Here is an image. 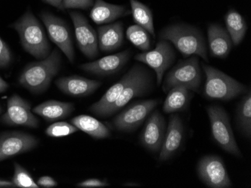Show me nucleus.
Listing matches in <instances>:
<instances>
[{
	"label": "nucleus",
	"mask_w": 251,
	"mask_h": 188,
	"mask_svg": "<svg viewBox=\"0 0 251 188\" xmlns=\"http://www.w3.org/2000/svg\"><path fill=\"white\" fill-rule=\"evenodd\" d=\"M61 60L60 51L55 49L44 60L27 64L18 78L20 85L32 93H43L50 86L53 77L58 74Z\"/></svg>",
	"instance_id": "1"
},
{
	"label": "nucleus",
	"mask_w": 251,
	"mask_h": 188,
	"mask_svg": "<svg viewBox=\"0 0 251 188\" xmlns=\"http://www.w3.org/2000/svg\"><path fill=\"white\" fill-rule=\"evenodd\" d=\"M159 38L172 42L184 57L195 55L208 61L205 39L197 27L187 24L171 25L159 32Z\"/></svg>",
	"instance_id": "2"
},
{
	"label": "nucleus",
	"mask_w": 251,
	"mask_h": 188,
	"mask_svg": "<svg viewBox=\"0 0 251 188\" xmlns=\"http://www.w3.org/2000/svg\"><path fill=\"white\" fill-rule=\"evenodd\" d=\"M11 27L19 35L23 48L32 57L44 60L51 53L43 28L30 11L22 15Z\"/></svg>",
	"instance_id": "3"
},
{
	"label": "nucleus",
	"mask_w": 251,
	"mask_h": 188,
	"mask_svg": "<svg viewBox=\"0 0 251 188\" xmlns=\"http://www.w3.org/2000/svg\"><path fill=\"white\" fill-rule=\"evenodd\" d=\"M205 74L204 96L210 100L229 102L248 92V87L212 66L202 63Z\"/></svg>",
	"instance_id": "4"
},
{
	"label": "nucleus",
	"mask_w": 251,
	"mask_h": 188,
	"mask_svg": "<svg viewBox=\"0 0 251 188\" xmlns=\"http://www.w3.org/2000/svg\"><path fill=\"white\" fill-rule=\"evenodd\" d=\"M206 111L209 118L213 140L226 152L242 158V151L237 144L230 119L225 109L218 105H210L207 106Z\"/></svg>",
	"instance_id": "5"
},
{
	"label": "nucleus",
	"mask_w": 251,
	"mask_h": 188,
	"mask_svg": "<svg viewBox=\"0 0 251 188\" xmlns=\"http://www.w3.org/2000/svg\"><path fill=\"white\" fill-rule=\"evenodd\" d=\"M202 74L197 56L180 60L165 77L163 89L167 93L176 86H184L191 92H198L201 84Z\"/></svg>",
	"instance_id": "6"
},
{
	"label": "nucleus",
	"mask_w": 251,
	"mask_h": 188,
	"mask_svg": "<svg viewBox=\"0 0 251 188\" xmlns=\"http://www.w3.org/2000/svg\"><path fill=\"white\" fill-rule=\"evenodd\" d=\"M159 102L158 99L134 102L111 120L109 127L119 132L135 131L145 123Z\"/></svg>",
	"instance_id": "7"
},
{
	"label": "nucleus",
	"mask_w": 251,
	"mask_h": 188,
	"mask_svg": "<svg viewBox=\"0 0 251 188\" xmlns=\"http://www.w3.org/2000/svg\"><path fill=\"white\" fill-rule=\"evenodd\" d=\"M136 64L135 74L124 88L116 102L108 109L105 118L119 111L133 98L144 96L151 91L153 86V76L148 68L141 64Z\"/></svg>",
	"instance_id": "8"
},
{
	"label": "nucleus",
	"mask_w": 251,
	"mask_h": 188,
	"mask_svg": "<svg viewBox=\"0 0 251 188\" xmlns=\"http://www.w3.org/2000/svg\"><path fill=\"white\" fill-rule=\"evenodd\" d=\"M197 172L200 180L208 188H232V183L227 172L224 161L215 154L204 155L197 166Z\"/></svg>",
	"instance_id": "9"
},
{
	"label": "nucleus",
	"mask_w": 251,
	"mask_h": 188,
	"mask_svg": "<svg viewBox=\"0 0 251 188\" xmlns=\"http://www.w3.org/2000/svg\"><path fill=\"white\" fill-rule=\"evenodd\" d=\"M176 59V53L169 42L160 40L156 48L150 51L139 53L135 60L150 67L156 73L157 85H161L165 72L170 68Z\"/></svg>",
	"instance_id": "10"
},
{
	"label": "nucleus",
	"mask_w": 251,
	"mask_h": 188,
	"mask_svg": "<svg viewBox=\"0 0 251 188\" xmlns=\"http://www.w3.org/2000/svg\"><path fill=\"white\" fill-rule=\"evenodd\" d=\"M32 109L29 102L15 94L7 102V110L1 117V122L6 125L37 128L39 121Z\"/></svg>",
	"instance_id": "11"
},
{
	"label": "nucleus",
	"mask_w": 251,
	"mask_h": 188,
	"mask_svg": "<svg viewBox=\"0 0 251 188\" xmlns=\"http://www.w3.org/2000/svg\"><path fill=\"white\" fill-rule=\"evenodd\" d=\"M39 16L47 29L50 40L66 55L70 63H74L73 39L71 32L66 22L49 12H42Z\"/></svg>",
	"instance_id": "12"
},
{
	"label": "nucleus",
	"mask_w": 251,
	"mask_h": 188,
	"mask_svg": "<svg viewBox=\"0 0 251 188\" xmlns=\"http://www.w3.org/2000/svg\"><path fill=\"white\" fill-rule=\"evenodd\" d=\"M39 143L38 138L26 132H2L0 134V161L32 151Z\"/></svg>",
	"instance_id": "13"
},
{
	"label": "nucleus",
	"mask_w": 251,
	"mask_h": 188,
	"mask_svg": "<svg viewBox=\"0 0 251 188\" xmlns=\"http://www.w3.org/2000/svg\"><path fill=\"white\" fill-rule=\"evenodd\" d=\"M74 24L77 46L81 53L90 60L99 55L98 36L95 29L89 23L84 15L77 12H70Z\"/></svg>",
	"instance_id": "14"
},
{
	"label": "nucleus",
	"mask_w": 251,
	"mask_h": 188,
	"mask_svg": "<svg viewBox=\"0 0 251 188\" xmlns=\"http://www.w3.org/2000/svg\"><path fill=\"white\" fill-rule=\"evenodd\" d=\"M145 126L141 132V144L151 152L159 153L163 146L166 131L164 117L159 110H153L147 118Z\"/></svg>",
	"instance_id": "15"
},
{
	"label": "nucleus",
	"mask_w": 251,
	"mask_h": 188,
	"mask_svg": "<svg viewBox=\"0 0 251 188\" xmlns=\"http://www.w3.org/2000/svg\"><path fill=\"white\" fill-rule=\"evenodd\" d=\"M130 50L109 55L96 61L84 63L80 68L86 72L97 76H110L116 74L122 69L130 58Z\"/></svg>",
	"instance_id": "16"
},
{
	"label": "nucleus",
	"mask_w": 251,
	"mask_h": 188,
	"mask_svg": "<svg viewBox=\"0 0 251 188\" xmlns=\"http://www.w3.org/2000/svg\"><path fill=\"white\" fill-rule=\"evenodd\" d=\"M184 128L183 122L179 116L172 114L169 116V125L166 127V134L161 150L159 151V160L165 162L176 154L184 140Z\"/></svg>",
	"instance_id": "17"
},
{
	"label": "nucleus",
	"mask_w": 251,
	"mask_h": 188,
	"mask_svg": "<svg viewBox=\"0 0 251 188\" xmlns=\"http://www.w3.org/2000/svg\"><path fill=\"white\" fill-rule=\"evenodd\" d=\"M57 88L63 93L75 98H83L93 93L101 86V83L80 76L60 77L55 81Z\"/></svg>",
	"instance_id": "18"
},
{
	"label": "nucleus",
	"mask_w": 251,
	"mask_h": 188,
	"mask_svg": "<svg viewBox=\"0 0 251 188\" xmlns=\"http://www.w3.org/2000/svg\"><path fill=\"white\" fill-rule=\"evenodd\" d=\"M136 64H134L132 68L126 73L121 80L114 84L107 92L102 95L100 100L93 104L89 108V111L94 113L98 117L105 118V113L108 109L116 102L124 88L128 85L135 74Z\"/></svg>",
	"instance_id": "19"
},
{
	"label": "nucleus",
	"mask_w": 251,
	"mask_h": 188,
	"mask_svg": "<svg viewBox=\"0 0 251 188\" xmlns=\"http://www.w3.org/2000/svg\"><path fill=\"white\" fill-rule=\"evenodd\" d=\"M210 53L215 58L225 59L232 50V42L226 29L220 24L212 23L208 28Z\"/></svg>",
	"instance_id": "20"
},
{
	"label": "nucleus",
	"mask_w": 251,
	"mask_h": 188,
	"mask_svg": "<svg viewBox=\"0 0 251 188\" xmlns=\"http://www.w3.org/2000/svg\"><path fill=\"white\" fill-rule=\"evenodd\" d=\"M130 14V10L124 5H113L103 0H96L90 11V17L94 23L101 25L111 23Z\"/></svg>",
	"instance_id": "21"
},
{
	"label": "nucleus",
	"mask_w": 251,
	"mask_h": 188,
	"mask_svg": "<svg viewBox=\"0 0 251 188\" xmlns=\"http://www.w3.org/2000/svg\"><path fill=\"white\" fill-rule=\"evenodd\" d=\"M75 106L72 102L50 100L42 102L32 109L35 114L43 118L48 123L66 119L74 111Z\"/></svg>",
	"instance_id": "22"
},
{
	"label": "nucleus",
	"mask_w": 251,
	"mask_h": 188,
	"mask_svg": "<svg viewBox=\"0 0 251 188\" xmlns=\"http://www.w3.org/2000/svg\"><path fill=\"white\" fill-rule=\"evenodd\" d=\"M98 45L103 52L118 50L124 42V26L121 22L101 26L98 28Z\"/></svg>",
	"instance_id": "23"
},
{
	"label": "nucleus",
	"mask_w": 251,
	"mask_h": 188,
	"mask_svg": "<svg viewBox=\"0 0 251 188\" xmlns=\"http://www.w3.org/2000/svg\"><path fill=\"white\" fill-rule=\"evenodd\" d=\"M71 124L96 140H103L111 135V130L108 126L87 115L75 116L72 119Z\"/></svg>",
	"instance_id": "24"
},
{
	"label": "nucleus",
	"mask_w": 251,
	"mask_h": 188,
	"mask_svg": "<svg viewBox=\"0 0 251 188\" xmlns=\"http://www.w3.org/2000/svg\"><path fill=\"white\" fill-rule=\"evenodd\" d=\"M167 97L163 104V112L172 114L187 109L192 99V92L184 86H176L167 92Z\"/></svg>",
	"instance_id": "25"
},
{
	"label": "nucleus",
	"mask_w": 251,
	"mask_h": 188,
	"mask_svg": "<svg viewBox=\"0 0 251 188\" xmlns=\"http://www.w3.org/2000/svg\"><path fill=\"white\" fill-rule=\"evenodd\" d=\"M235 124L239 134L245 138H251V92L248 90L238 102L235 109Z\"/></svg>",
	"instance_id": "26"
},
{
	"label": "nucleus",
	"mask_w": 251,
	"mask_h": 188,
	"mask_svg": "<svg viewBox=\"0 0 251 188\" xmlns=\"http://www.w3.org/2000/svg\"><path fill=\"white\" fill-rule=\"evenodd\" d=\"M226 30L234 45L238 46L245 38L248 25L243 17L235 10H229L225 16Z\"/></svg>",
	"instance_id": "27"
},
{
	"label": "nucleus",
	"mask_w": 251,
	"mask_h": 188,
	"mask_svg": "<svg viewBox=\"0 0 251 188\" xmlns=\"http://www.w3.org/2000/svg\"><path fill=\"white\" fill-rule=\"evenodd\" d=\"M129 2L132 9L131 14L135 23L150 33L153 38H156L151 10L138 0H129Z\"/></svg>",
	"instance_id": "28"
},
{
	"label": "nucleus",
	"mask_w": 251,
	"mask_h": 188,
	"mask_svg": "<svg viewBox=\"0 0 251 188\" xmlns=\"http://www.w3.org/2000/svg\"><path fill=\"white\" fill-rule=\"evenodd\" d=\"M126 37L135 47L143 51H149L151 47V42L148 32L139 25H132L126 31Z\"/></svg>",
	"instance_id": "29"
},
{
	"label": "nucleus",
	"mask_w": 251,
	"mask_h": 188,
	"mask_svg": "<svg viewBox=\"0 0 251 188\" xmlns=\"http://www.w3.org/2000/svg\"><path fill=\"white\" fill-rule=\"evenodd\" d=\"M15 172L11 182H13L15 188H39L37 183L32 179L31 174L23 167L21 164L15 162L14 164Z\"/></svg>",
	"instance_id": "30"
},
{
	"label": "nucleus",
	"mask_w": 251,
	"mask_h": 188,
	"mask_svg": "<svg viewBox=\"0 0 251 188\" xmlns=\"http://www.w3.org/2000/svg\"><path fill=\"white\" fill-rule=\"evenodd\" d=\"M77 130L78 129L73 124L66 122H56L46 128L45 134L48 137L60 138L75 134Z\"/></svg>",
	"instance_id": "31"
},
{
	"label": "nucleus",
	"mask_w": 251,
	"mask_h": 188,
	"mask_svg": "<svg viewBox=\"0 0 251 188\" xmlns=\"http://www.w3.org/2000/svg\"><path fill=\"white\" fill-rule=\"evenodd\" d=\"M94 0H63L60 10L78 8L87 10L94 5Z\"/></svg>",
	"instance_id": "32"
},
{
	"label": "nucleus",
	"mask_w": 251,
	"mask_h": 188,
	"mask_svg": "<svg viewBox=\"0 0 251 188\" xmlns=\"http://www.w3.org/2000/svg\"><path fill=\"white\" fill-rule=\"evenodd\" d=\"M12 60L11 50L7 43L0 37V68L9 65Z\"/></svg>",
	"instance_id": "33"
},
{
	"label": "nucleus",
	"mask_w": 251,
	"mask_h": 188,
	"mask_svg": "<svg viewBox=\"0 0 251 188\" xmlns=\"http://www.w3.org/2000/svg\"><path fill=\"white\" fill-rule=\"evenodd\" d=\"M77 187L82 188H100L109 186L110 184L107 181L99 179H89L77 183Z\"/></svg>",
	"instance_id": "34"
},
{
	"label": "nucleus",
	"mask_w": 251,
	"mask_h": 188,
	"mask_svg": "<svg viewBox=\"0 0 251 188\" xmlns=\"http://www.w3.org/2000/svg\"><path fill=\"white\" fill-rule=\"evenodd\" d=\"M37 185H39V188H56L58 183L53 179L52 177L49 176V175H45V176H42L38 179Z\"/></svg>",
	"instance_id": "35"
},
{
	"label": "nucleus",
	"mask_w": 251,
	"mask_h": 188,
	"mask_svg": "<svg viewBox=\"0 0 251 188\" xmlns=\"http://www.w3.org/2000/svg\"><path fill=\"white\" fill-rule=\"evenodd\" d=\"M15 188L13 182L11 181L5 180V179H0V188Z\"/></svg>",
	"instance_id": "36"
},
{
	"label": "nucleus",
	"mask_w": 251,
	"mask_h": 188,
	"mask_svg": "<svg viewBox=\"0 0 251 188\" xmlns=\"http://www.w3.org/2000/svg\"><path fill=\"white\" fill-rule=\"evenodd\" d=\"M8 87H9V84L2 77H0V93L6 92Z\"/></svg>",
	"instance_id": "37"
},
{
	"label": "nucleus",
	"mask_w": 251,
	"mask_h": 188,
	"mask_svg": "<svg viewBox=\"0 0 251 188\" xmlns=\"http://www.w3.org/2000/svg\"><path fill=\"white\" fill-rule=\"evenodd\" d=\"M42 1L60 10V5H61L63 0H42Z\"/></svg>",
	"instance_id": "38"
},
{
	"label": "nucleus",
	"mask_w": 251,
	"mask_h": 188,
	"mask_svg": "<svg viewBox=\"0 0 251 188\" xmlns=\"http://www.w3.org/2000/svg\"><path fill=\"white\" fill-rule=\"evenodd\" d=\"M2 106H0V115H1V113H2Z\"/></svg>",
	"instance_id": "39"
}]
</instances>
